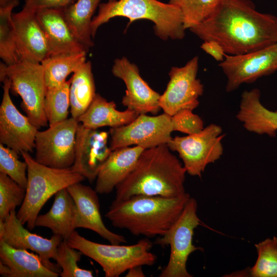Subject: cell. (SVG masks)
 Segmentation results:
<instances>
[{
  "label": "cell",
  "instance_id": "6da1fadb",
  "mask_svg": "<svg viewBox=\"0 0 277 277\" xmlns=\"http://www.w3.org/2000/svg\"><path fill=\"white\" fill-rule=\"evenodd\" d=\"M189 30L203 42H217L229 55L277 43V17L259 12L251 0H222L209 17Z\"/></svg>",
  "mask_w": 277,
  "mask_h": 277
},
{
  "label": "cell",
  "instance_id": "7a4b0ae2",
  "mask_svg": "<svg viewBox=\"0 0 277 277\" xmlns=\"http://www.w3.org/2000/svg\"><path fill=\"white\" fill-rule=\"evenodd\" d=\"M167 144L145 149L127 176L116 187L115 200L143 195L176 197L186 193V170Z\"/></svg>",
  "mask_w": 277,
  "mask_h": 277
},
{
  "label": "cell",
  "instance_id": "3957f363",
  "mask_svg": "<svg viewBox=\"0 0 277 277\" xmlns=\"http://www.w3.org/2000/svg\"><path fill=\"white\" fill-rule=\"evenodd\" d=\"M190 196L176 197L138 195L110 205L106 217L116 228L135 236H163L176 222Z\"/></svg>",
  "mask_w": 277,
  "mask_h": 277
},
{
  "label": "cell",
  "instance_id": "277c9868",
  "mask_svg": "<svg viewBox=\"0 0 277 277\" xmlns=\"http://www.w3.org/2000/svg\"><path fill=\"white\" fill-rule=\"evenodd\" d=\"M125 17L133 22L147 19L152 22L155 34L161 39H182L185 35L183 18L177 7L158 0H114L100 4L96 16L91 23L93 38L98 27L115 17Z\"/></svg>",
  "mask_w": 277,
  "mask_h": 277
},
{
  "label": "cell",
  "instance_id": "5b68a950",
  "mask_svg": "<svg viewBox=\"0 0 277 277\" xmlns=\"http://www.w3.org/2000/svg\"><path fill=\"white\" fill-rule=\"evenodd\" d=\"M21 155L27 164V183L25 197L16 216L31 230L41 209L52 196L85 178L70 168L58 169L42 165L29 152H22Z\"/></svg>",
  "mask_w": 277,
  "mask_h": 277
},
{
  "label": "cell",
  "instance_id": "8992f818",
  "mask_svg": "<svg viewBox=\"0 0 277 277\" xmlns=\"http://www.w3.org/2000/svg\"><path fill=\"white\" fill-rule=\"evenodd\" d=\"M67 241L70 246L97 263L106 277H118L137 266H151L157 260L150 251L153 244L148 238L131 245H107L87 240L75 230Z\"/></svg>",
  "mask_w": 277,
  "mask_h": 277
},
{
  "label": "cell",
  "instance_id": "52a82bcc",
  "mask_svg": "<svg viewBox=\"0 0 277 277\" xmlns=\"http://www.w3.org/2000/svg\"><path fill=\"white\" fill-rule=\"evenodd\" d=\"M5 77L10 81V91L22 98L21 107L30 122L38 129L46 126L48 123L44 109L46 86L42 64L25 61L12 65L1 63V82Z\"/></svg>",
  "mask_w": 277,
  "mask_h": 277
},
{
  "label": "cell",
  "instance_id": "ba28073f",
  "mask_svg": "<svg viewBox=\"0 0 277 277\" xmlns=\"http://www.w3.org/2000/svg\"><path fill=\"white\" fill-rule=\"evenodd\" d=\"M196 200L190 197L176 222L155 243L161 246L169 245L170 253L167 265L162 270L160 277H192L187 269L189 255L201 247L193 244L194 229L201 224L197 214Z\"/></svg>",
  "mask_w": 277,
  "mask_h": 277
},
{
  "label": "cell",
  "instance_id": "9c48e42d",
  "mask_svg": "<svg viewBox=\"0 0 277 277\" xmlns=\"http://www.w3.org/2000/svg\"><path fill=\"white\" fill-rule=\"evenodd\" d=\"M224 136L221 127L211 124L198 133L172 137L167 145L178 153L187 173L201 177L206 166L223 154Z\"/></svg>",
  "mask_w": 277,
  "mask_h": 277
},
{
  "label": "cell",
  "instance_id": "30bf717a",
  "mask_svg": "<svg viewBox=\"0 0 277 277\" xmlns=\"http://www.w3.org/2000/svg\"><path fill=\"white\" fill-rule=\"evenodd\" d=\"M79 122L72 117L37 132L35 160L54 168H71L75 157L76 135Z\"/></svg>",
  "mask_w": 277,
  "mask_h": 277
},
{
  "label": "cell",
  "instance_id": "8fae6325",
  "mask_svg": "<svg viewBox=\"0 0 277 277\" xmlns=\"http://www.w3.org/2000/svg\"><path fill=\"white\" fill-rule=\"evenodd\" d=\"M172 131L171 116L165 113L156 116L141 114L127 125L111 128L109 145L112 150L133 145L151 148L167 144Z\"/></svg>",
  "mask_w": 277,
  "mask_h": 277
},
{
  "label": "cell",
  "instance_id": "7c38bea8",
  "mask_svg": "<svg viewBox=\"0 0 277 277\" xmlns=\"http://www.w3.org/2000/svg\"><path fill=\"white\" fill-rule=\"evenodd\" d=\"M198 69L197 56L183 67L170 69L169 81L159 100V105L164 113L172 116L181 110H193L199 106V97L204 92V86L197 78Z\"/></svg>",
  "mask_w": 277,
  "mask_h": 277
},
{
  "label": "cell",
  "instance_id": "4fadbf2b",
  "mask_svg": "<svg viewBox=\"0 0 277 277\" xmlns=\"http://www.w3.org/2000/svg\"><path fill=\"white\" fill-rule=\"evenodd\" d=\"M219 65L227 78L226 91H233L277 71V43L244 54H226Z\"/></svg>",
  "mask_w": 277,
  "mask_h": 277
},
{
  "label": "cell",
  "instance_id": "5bb4252c",
  "mask_svg": "<svg viewBox=\"0 0 277 277\" xmlns=\"http://www.w3.org/2000/svg\"><path fill=\"white\" fill-rule=\"evenodd\" d=\"M3 94L0 106V143L15 150L32 152L38 128L29 118L22 114L10 95V81L4 78Z\"/></svg>",
  "mask_w": 277,
  "mask_h": 277
},
{
  "label": "cell",
  "instance_id": "9a60e30c",
  "mask_svg": "<svg viewBox=\"0 0 277 277\" xmlns=\"http://www.w3.org/2000/svg\"><path fill=\"white\" fill-rule=\"evenodd\" d=\"M109 132L91 129L78 124L75 157L70 168L90 182L96 180L98 173L112 150L108 145Z\"/></svg>",
  "mask_w": 277,
  "mask_h": 277
},
{
  "label": "cell",
  "instance_id": "2e32d148",
  "mask_svg": "<svg viewBox=\"0 0 277 277\" xmlns=\"http://www.w3.org/2000/svg\"><path fill=\"white\" fill-rule=\"evenodd\" d=\"M113 75L124 82L126 90L122 104L137 114H157L161 95L153 90L140 74L137 66L126 57L117 58L112 68Z\"/></svg>",
  "mask_w": 277,
  "mask_h": 277
},
{
  "label": "cell",
  "instance_id": "e0dca14e",
  "mask_svg": "<svg viewBox=\"0 0 277 277\" xmlns=\"http://www.w3.org/2000/svg\"><path fill=\"white\" fill-rule=\"evenodd\" d=\"M4 221L5 230L0 240L14 248L34 252L46 267L60 274L61 267L52 263L50 259L56 260L57 248L63 240L61 236L53 234L50 239H47L31 233L18 220L15 210L12 211Z\"/></svg>",
  "mask_w": 277,
  "mask_h": 277
},
{
  "label": "cell",
  "instance_id": "ac0fdd59",
  "mask_svg": "<svg viewBox=\"0 0 277 277\" xmlns=\"http://www.w3.org/2000/svg\"><path fill=\"white\" fill-rule=\"evenodd\" d=\"M12 20L19 62L41 63L50 56L49 44L35 11L23 7L19 12L12 13Z\"/></svg>",
  "mask_w": 277,
  "mask_h": 277
},
{
  "label": "cell",
  "instance_id": "d6986e66",
  "mask_svg": "<svg viewBox=\"0 0 277 277\" xmlns=\"http://www.w3.org/2000/svg\"><path fill=\"white\" fill-rule=\"evenodd\" d=\"M72 197L78 212V228L91 230L112 244L126 243L125 238L108 229L100 212L97 193L95 189L76 183L66 188Z\"/></svg>",
  "mask_w": 277,
  "mask_h": 277
},
{
  "label": "cell",
  "instance_id": "ffe728a7",
  "mask_svg": "<svg viewBox=\"0 0 277 277\" xmlns=\"http://www.w3.org/2000/svg\"><path fill=\"white\" fill-rule=\"evenodd\" d=\"M36 16L47 38L50 56L88 52L73 35L61 9H40L36 11Z\"/></svg>",
  "mask_w": 277,
  "mask_h": 277
},
{
  "label": "cell",
  "instance_id": "44dd1931",
  "mask_svg": "<svg viewBox=\"0 0 277 277\" xmlns=\"http://www.w3.org/2000/svg\"><path fill=\"white\" fill-rule=\"evenodd\" d=\"M0 274L6 277H57L36 253L12 247L0 240Z\"/></svg>",
  "mask_w": 277,
  "mask_h": 277
},
{
  "label": "cell",
  "instance_id": "7402d4cb",
  "mask_svg": "<svg viewBox=\"0 0 277 277\" xmlns=\"http://www.w3.org/2000/svg\"><path fill=\"white\" fill-rule=\"evenodd\" d=\"M138 146L120 148L112 152L100 170L95 190L98 194H108L131 171L144 150Z\"/></svg>",
  "mask_w": 277,
  "mask_h": 277
},
{
  "label": "cell",
  "instance_id": "603a6c76",
  "mask_svg": "<svg viewBox=\"0 0 277 277\" xmlns=\"http://www.w3.org/2000/svg\"><path fill=\"white\" fill-rule=\"evenodd\" d=\"M78 212L75 203L66 188L58 191L50 210L38 214L35 226L49 228L53 234L67 240L78 228Z\"/></svg>",
  "mask_w": 277,
  "mask_h": 277
},
{
  "label": "cell",
  "instance_id": "cb8c5ba5",
  "mask_svg": "<svg viewBox=\"0 0 277 277\" xmlns=\"http://www.w3.org/2000/svg\"><path fill=\"white\" fill-rule=\"evenodd\" d=\"M260 95L258 88L244 91L236 118L248 131L274 136L277 131V111L267 109L261 103Z\"/></svg>",
  "mask_w": 277,
  "mask_h": 277
},
{
  "label": "cell",
  "instance_id": "d4e9b609",
  "mask_svg": "<svg viewBox=\"0 0 277 277\" xmlns=\"http://www.w3.org/2000/svg\"><path fill=\"white\" fill-rule=\"evenodd\" d=\"M138 115L129 109L123 111L117 110L114 101H108L96 93L89 107L77 120L88 128H115L129 124Z\"/></svg>",
  "mask_w": 277,
  "mask_h": 277
},
{
  "label": "cell",
  "instance_id": "484cf974",
  "mask_svg": "<svg viewBox=\"0 0 277 277\" xmlns=\"http://www.w3.org/2000/svg\"><path fill=\"white\" fill-rule=\"evenodd\" d=\"M101 0H76L61 9L63 16L73 35L88 52L93 46L91 32L92 17Z\"/></svg>",
  "mask_w": 277,
  "mask_h": 277
},
{
  "label": "cell",
  "instance_id": "4316f807",
  "mask_svg": "<svg viewBox=\"0 0 277 277\" xmlns=\"http://www.w3.org/2000/svg\"><path fill=\"white\" fill-rule=\"evenodd\" d=\"M70 78V112L71 117L77 119L86 111L96 94L91 62L84 63Z\"/></svg>",
  "mask_w": 277,
  "mask_h": 277
},
{
  "label": "cell",
  "instance_id": "83f0119b",
  "mask_svg": "<svg viewBox=\"0 0 277 277\" xmlns=\"http://www.w3.org/2000/svg\"><path fill=\"white\" fill-rule=\"evenodd\" d=\"M86 52L50 55L41 63L46 88L60 86L67 81L71 73L76 71L86 60Z\"/></svg>",
  "mask_w": 277,
  "mask_h": 277
},
{
  "label": "cell",
  "instance_id": "f1b7e54d",
  "mask_svg": "<svg viewBox=\"0 0 277 277\" xmlns=\"http://www.w3.org/2000/svg\"><path fill=\"white\" fill-rule=\"evenodd\" d=\"M70 84L71 78L60 86L46 88L44 109L49 126L68 118Z\"/></svg>",
  "mask_w": 277,
  "mask_h": 277
},
{
  "label": "cell",
  "instance_id": "f546056e",
  "mask_svg": "<svg viewBox=\"0 0 277 277\" xmlns=\"http://www.w3.org/2000/svg\"><path fill=\"white\" fill-rule=\"evenodd\" d=\"M222 0H169L181 11L185 29H190L209 17Z\"/></svg>",
  "mask_w": 277,
  "mask_h": 277
},
{
  "label": "cell",
  "instance_id": "4dcf8cb0",
  "mask_svg": "<svg viewBox=\"0 0 277 277\" xmlns=\"http://www.w3.org/2000/svg\"><path fill=\"white\" fill-rule=\"evenodd\" d=\"M258 258L249 269L252 277H277V237L267 238L255 244Z\"/></svg>",
  "mask_w": 277,
  "mask_h": 277
},
{
  "label": "cell",
  "instance_id": "1f68e13d",
  "mask_svg": "<svg viewBox=\"0 0 277 277\" xmlns=\"http://www.w3.org/2000/svg\"><path fill=\"white\" fill-rule=\"evenodd\" d=\"M13 8H0V57L7 65L19 62L16 48Z\"/></svg>",
  "mask_w": 277,
  "mask_h": 277
},
{
  "label": "cell",
  "instance_id": "d6a6232c",
  "mask_svg": "<svg viewBox=\"0 0 277 277\" xmlns=\"http://www.w3.org/2000/svg\"><path fill=\"white\" fill-rule=\"evenodd\" d=\"M26 189L8 175L0 172V219L5 221L11 212L23 204Z\"/></svg>",
  "mask_w": 277,
  "mask_h": 277
},
{
  "label": "cell",
  "instance_id": "836d02e7",
  "mask_svg": "<svg viewBox=\"0 0 277 277\" xmlns=\"http://www.w3.org/2000/svg\"><path fill=\"white\" fill-rule=\"evenodd\" d=\"M83 253L63 240L57 248L55 261L61 267L62 277H92V270L82 269L77 265Z\"/></svg>",
  "mask_w": 277,
  "mask_h": 277
},
{
  "label": "cell",
  "instance_id": "e575fe53",
  "mask_svg": "<svg viewBox=\"0 0 277 277\" xmlns=\"http://www.w3.org/2000/svg\"><path fill=\"white\" fill-rule=\"evenodd\" d=\"M19 153L0 143V172L4 173L26 189L27 164L19 159Z\"/></svg>",
  "mask_w": 277,
  "mask_h": 277
},
{
  "label": "cell",
  "instance_id": "d590c367",
  "mask_svg": "<svg viewBox=\"0 0 277 277\" xmlns=\"http://www.w3.org/2000/svg\"><path fill=\"white\" fill-rule=\"evenodd\" d=\"M193 110L183 109L171 116L173 131H177L188 135L200 132L204 128L201 118L194 114Z\"/></svg>",
  "mask_w": 277,
  "mask_h": 277
},
{
  "label": "cell",
  "instance_id": "8d00e7d4",
  "mask_svg": "<svg viewBox=\"0 0 277 277\" xmlns=\"http://www.w3.org/2000/svg\"><path fill=\"white\" fill-rule=\"evenodd\" d=\"M76 0H25L24 7L36 12L38 9H63L74 3Z\"/></svg>",
  "mask_w": 277,
  "mask_h": 277
},
{
  "label": "cell",
  "instance_id": "74e56055",
  "mask_svg": "<svg viewBox=\"0 0 277 277\" xmlns=\"http://www.w3.org/2000/svg\"><path fill=\"white\" fill-rule=\"evenodd\" d=\"M201 49L211 55L216 61L221 62L226 54L222 46L214 41H205L201 46Z\"/></svg>",
  "mask_w": 277,
  "mask_h": 277
},
{
  "label": "cell",
  "instance_id": "f35d334b",
  "mask_svg": "<svg viewBox=\"0 0 277 277\" xmlns=\"http://www.w3.org/2000/svg\"><path fill=\"white\" fill-rule=\"evenodd\" d=\"M142 266L132 267L127 270L125 275L126 277H144L145 276L142 270Z\"/></svg>",
  "mask_w": 277,
  "mask_h": 277
},
{
  "label": "cell",
  "instance_id": "ab89813d",
  "mask_svg": "<svg viewBox=\"0 0 277 277\" xmlns=\"http://www.w3.org/2000/svg\"><path fill=\"white\" fill-rule=\"evenodd\" d=\"M19 4V0H0V8H11L17 7Z\"/></svg>",
  "mask_w": 277,
  "mask_h": 277
},
{
  "label": "cell",
  "instance_id": "60d3db41",
  "mask_svg": "<svg viewBox=\"0 0 277 277\" xmlns=\"http://www.w3.org/2000/svg\"><path fill=\"white\" fill-rule=\"evenodd\" d=\"M109 1H114V0H108Z\"/></svg>",
  "mask_w": 277,
  "mask_h": 277
}]
</instances>
